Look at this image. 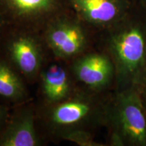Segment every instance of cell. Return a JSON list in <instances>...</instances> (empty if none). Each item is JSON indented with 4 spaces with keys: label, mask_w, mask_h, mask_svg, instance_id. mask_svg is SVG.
<instances>
[{
    "label": "cell",
    "mask_w": 146,
    "mask_h": 146,
    "mask_svg": "<svg viewBox=\"0 0 146 146\" xmlns=\"http://www.w3.org/2000/svg\"><path fill=\"white\" fill-rule=\"evenodd\" d=\"M110 47L118 75L139 85L146 76V35L138 25H127L111 36Z\"/></svg>",
    "instance_id": "cell-1"
},
{
    "label": "cell",
    "mask_w": 146,
    "mask_h": 146,
    "mask_svg": "<svg viewBox=\"0 0 146 146\" xmlns=\"http://www.w3.org/2000/svg\"><path fill=\"white\" fill-rule=\"evenodd\" d=\"M141 97L135 89L118 95L113 108L115 136L120 142L146 145V115Z\"/></svg>",
    "instance_id": "cell-2"
},
{
    "label": "cell",
    "mask_w": 146,
    "mask_h": 146,
    "mask_svg": "<svg viewBox=\"0 0 146 146\" xmlns=\"http://www.w3.org/2000/svg\"><path fill=\"white\" fill-rule=\"evenodd\" d=\"M5 35L3 34L0 38V57L27 77H35L39 74L43 61L39 41L25 33Z\"/></svg>",
    "instance_id": "cell-3"
},
{
    "label": "cell",
    "mask_w": 146,
    "mask_h": 146,
    "mask_svg": "<svg viewBox=\"0 0 146 146\" xmlns=\"http://www.w3.org/2000/svg\"><path fill=\"white\" fill-rule=\"evenodd\" d=\"M45 36L53 53L62 59L75 57L86 46L87 36L83 27L78 21L66 16L50 21Z\"/></svg>",
    "instance_id": "cell-4"
},
{
    "label": "cell",
    "mask_w": 146,
    "mask_h": 146,
    "mask_svg": "<svg viewBox=\"0 0 146 146\" xmlns=\"http://www.w3.org/2000/svg\"><path fill=\"white\" fill-rule=\"evenodd\" d=\"M59 3V0H0V14L8 25L32 23L50 16Z\"/></svg>",
    "instance_id": "cell-5"
},
{
    "label": "cell",
    "mask_w": 146,
    "mask_h": 146,
    "mask_svg": "<svg viewBox=\"0 0 146 146\" xmlns=\"http://www.w3.org/2000/svg\"><path fill=\"white\" fill-rule=\"evenodd\" d=\"M72 70L78 81L94 89L106 86L114 74L112 62L100 54H89L78 58L73 64Z\"/></svg>",
    "instance_id": "cell-6"
},
{
    "label": "cell",
    "mask_w": 146,
    "mask_h": 146,
    "mask_svg": "<svg viewBox=\"0 0 146 146\" xmlns=\"http://www.w3.org/2000/svg\"><path fill=\"white\" fill-rule=\"evenodd\" d=\"M40 144L33 112L25 108L7 120L0 131V146H36Z\"/></svg>",
    "instance_id": "cell-7"
},
{
    "label": "cell",
    "mask_w": 146,
    "mask_h": 146,
    "mask_svg": "<svg viewBox=\"0 0 146 146\" xmlns=\"http://www.w3.org/2000/svg\"><path fill=\"white\" fill-rule=\"evenodd\" d=\"M82 19L97 26L116 23L123 16L124 7L119 0H70Z\"/></svg>",
    "instance_id": "cell-8"
},
{
    "label": "cell",
    "mask_w": 146,
    "mask_h": 146,
    "mask_svg": "<svg viewBox=\"0 0 146 146\" xmlns=\"http://www.w3.org/2000/svg\"><path fill=\"white\" fill-rule=\"evenodd\" d=\"M93 111L89 100L83 98H74L55 104L50 114V122L55 127L64 128L67 131L86 120Z\"/></svg>",
    "instance_id": "cell-9"
},
{
    "label": "cell",
    "mask_w": 146,
    "mask_h": 146,
    "mask_svg": "<svg viewBox=\"0 0 146 146\" xmlns=\"http://www.w3.org/2000/svg\"><path fill=\"white\" fill-rule=\"evenodd\" d=\"M42 91L45 100L56 104L69 98L71 85L68 72L61 66L53 64L41 73Z\"/></svg>",
    "instance_id": "cell-10"
},
{
    "label": "cell",
    "mask_w": 146,
    "mask_h": 146,
    "mask_svg": "<svg viewBox=\"0 0 146 146\" xmlns=\"http://www.w3.org/2000/svg\"><path fill=\"white\" fill-rule=\"evenodd\" d=\"M0 96L11 102L24 100L27 96L25 83L18 71L0 57Z\"/></svg>",
    "instance_id": "cell-11"
},
{
    "label": "cell",
    "mask_w": 146,
    "mask_h": 146,
    "mask_svg": "<svg viewBox=\"0 0 146 146\" xmlns=\"http://www.w3.org/2000/svg\"><path fill=\"white\" fill-rule=\"evenodd\" d=\"M62 137L64 139L79 145L92 146L98 145L93 140L92 137L88 133L77 129L66 131L62 135Z\"/></svg>",
    "instance_id": "cell-12"
},
{
    "label": "cell",
    "mask_w": 146,
    "mask_h": 146,
    "mask_svg": "<svg viewBox=\"0 0 146 146\" xmlns=\"http://www.w3.org/2000/svg\"><path fill=\"white\" fill-rule=\"evenodd\" d=\"M8 119V110L3 106L0 105V131L4 127L5 123Z\"/></svg>",
    "instance_id": "cell-13"
},
{
    "label": "cell",
    "mask_w": 146,
    "mask_h": 146,
    "mask_svg": "<svg viewBox=\"0 0 146 146\" xmlns=\"http://www.w3.org/2000/svg\"><path fill=\"white\" fill-rule=\"evenodd\" d=\"M7 26H8V24L5 22L3 16L0 14V38L1 37V36L5 33Z\"/></svg>",
    "instance_id": "cell-14"
},
{
    "label": "cell",
    "mask_w": 146,
    "mask_h": 146,
    "mask_svg": "<svg viewBox=\"0 0 146 146\" xmlns=\"http://www.w3.org/2000/svg\"><path fill=\"white\" fill-rule=\"evenodd\" d=\"M141 85V89H142V96L141 98L142 100H144L145 102V104H146V76L144 77L143 81H141V83L139 84Z\"/></svg>",
    "instance_id": "cell-15"
}]
</instances>
